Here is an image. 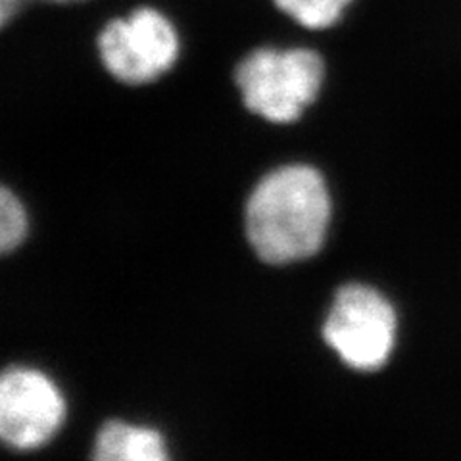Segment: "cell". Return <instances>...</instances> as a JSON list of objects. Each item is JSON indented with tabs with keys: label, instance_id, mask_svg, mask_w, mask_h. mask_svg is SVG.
<instances>
[{
	"label": "cell",
	"instance_id": "obj_6",
	"mask_svg": "<svg viewBox=\"0 0 461 461\" xmlns=\"http://www.w3.org/2000/svg\"><path fill=\"white\" fill-rule=\"evenodd\" d=\"M93 461H169V454L158 430L112 421L98 432Z\"/></svg>",
	"mask_w": 461,
	"mask_h": 461
},
{
	"label": "cell",
	"instance_id": "obj_8",
	"mask_svg": "<svg viewBox=\"0 0 461 461\" xmlns=\"http://www.w3.org/2000/svg\"><path fill=\"white\" fill-rule=\"evenodd\" d=\"M27 233V215L22 202L0 185V256L12 252Z\"/></svg>",
	"mask_w": 461,
	"mask_h": 461
},
{
	"label": "cell",
	"instance_id": "obj_7",
	"mask_svg": "<svg viewBox=\"0 0 461 461\" xmlns=\"http://www.w3.org/2000/svg\"><path fill=\"white\" fill-rule=\"evenodd\" d=\"M288 18L306 29H329L340 22L354 0H273Z\"/></svg>",
	"mask_w": 461,
	"mask_h": 461
},
{
	"label": "cell",
	"instance_id": "obj_4",
	"mask_svg": "<svg viewBox=\"0 0 461 461\" xmlns=\"http://www.w3.org/2000/svg\"><path fill=\"white\" fill-rule=\"evenodd\" d=\"M179 35L162 12L139 8L110 22L98 37L108 74L127 85H147L166 76L179 58Z\"/></svg>",
	"mask_w": 461,
	"mask_h": 461
},
{
	"label": "cell",
	"instance_id": "obj_1",
	"mask_svg": "<svg viewBox=\"0 0 461 461\" xmlns=\"http://www.w3.org/2000/svg\"><path fill=\"white\" fill-rule=\"evenodd\" d=\"M330 223V194L320 171L283 166L256 185L247 206V233L269 264H293L321 250Z\"/></svg>",
	"mask_w": 461,
	"mask_h": 461
},
{
	"label": "cell",
	"instance_id": "obj_10",
	"mask_svg": "<svg viewBox=\"0 0 461 461\" xmlns=\"http://www.w3.org/2000/svg\"><path fill=\"white\" fill-rule=\"evenodd\" d=\"M50 3H83V0H50Z\"/></svg>",
	"mask_w": 461,
	"mask_h": 461
},
{
	"label": "cell",
	"instance_id": "obj_3",
	"mask_svg": "<svg viewBox=\"0 0 461 461\" xmlns=\"http://www.w3.org/2000/svg\"><path fill=\"white\" fill-rule=\"evenodd\" d=\"M323 339L350 369H383L398 339L396 310L377 288L362 283L344 285L325 317Z\"/></svg>",
	"mask_w": 461,
	"mask_h": 461
},
{
	"label": "cell",
	"instance_id": "obj_5",
	"mask_svg": "<svg viewBox=\"0 0 461 461\" xmlns=\"http://www.w3.org/2000/svg\"><path fill=\"white\" fill-rule=\"evenodd\" d=\"M66 402L45 373L10 367L0 373V444L33 450L60 430Z\"/></svg>",
	"mask_w": 461,
	"mask_h": 461
},
{
	"label": "cell",
	"instance_id": "obj_2",
	"mask_svg": "<svg viewBox=\"0 0 461 461\" xmlns=\"http://www.w3.org/2000/svg\"><path fill=\"white\" fill-rule=\"evenodd\" d=\"M244 106L271 123H293L320 96L323 58L310 49H258L239 64Z\"/></svg>",
	"mask_w": 461,
	"mask_h": 461
},
{
	"label": "cell",
	"instance_id": "obj_9",
	"mask_svg": "<svg viewBox=\"0 0 461 461\" xmlns=\"http://www.w3.org/2000/svg\"><path fill=\"white\" fill-rule=\"evenodd\" d=\"M25 0H0V29H5L14 18L18 16Z\"/></svg>",
	"mask_w": 461,
	"mask_h": 461
}]
</instances>
